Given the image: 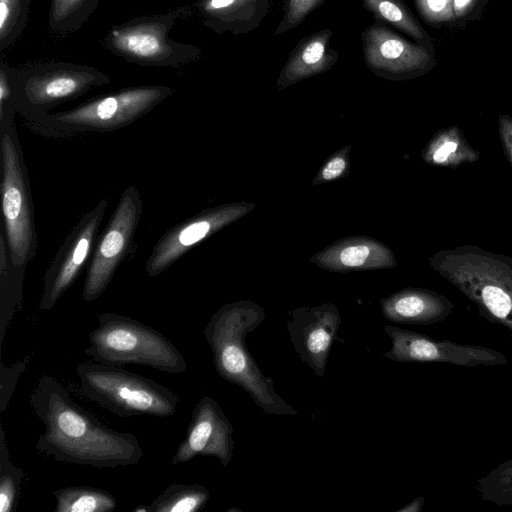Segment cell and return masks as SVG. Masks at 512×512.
<instances>
[{
  "instance_id": "cell-1",
  "label": "cell",
  "mask_w": 512,
  "mask_h": 512,
  "mask_svg": "<svg viewBox=\"0 0 512 512\" xmlns=\"http://www.w3.org/2000/svg\"><path fill=\"white\" fill-rule=\"evenodd\" d=\"M30 403L45 428L36 450L56 461L115 468L135 465L143 457L133 433L117 431L100 422L50 375L40 377Z\"/></svg>"
},
{
  "instance_id": "cell-2",
  "label": "cell",
  "mask_w": 512,
  "mask_h": 512,
  "mask_svg": "<svg viewBox=\"0 0 512 512\" xmlns=\"http://www.w3.org/2000/svg\"><path fill=\"white\" fill-rule=\"evenodd\" d=\"M264 318L263 308L255 302H231L211 316L204 328V337L221 378L241 387L265 413L295 416L298 411L278 395L273 379L262 373L246 345L247 334Z\"/></svg>"
},
{
  "instance_id": "cell-3",
  "label": "cell",
  "mask_w": 512,
  "mask_h": 512,
  "mask_svg": "<svg viewBox=\"0 0 512 512\" xmlns=\"http://www.w3.org/2000/svg\"><path fill=\"white\" fill-rule=\"evenodd\" d=\"M430 266L457 288L488 322L512 340V258L472 244L433 254Z\"/></svg>"
},
{
  "instance_id": "cell-4",
  "label": "cell",
  "mask_w": 512,
  "mask_h": 512,
  "mask_svg": "<svg viewBox=\"0 0 512 512\" xmlns=\"http://www.w3.org/2000/svg\"><path fill=\"white\" fill-rule=\"evenodd\" d=\"M84 354L99 363L138 364L166 373L187 370V361L176 346L156 329L133 318L105 312L88 336Z\"/></svg>"
},
{
  "instance_id": "cell-5",
  "label": "cell",
  "mask_w": 512,
  "mask_h": 512,
  "mask_svg": "<svg viewBox=\"0 0 512 512\" xmlns=\"http://www.w3.org/2000/svg\"><path fill=\"white\" fill-rule=\"evenodd\" d=\"M76 372L83 393L117 417H170L178 409L176 392L118 365L81 363Z\"/></svg>"
},
{
  "instance_id": "cell-6",
  "label": "cell",
  "mask_w": 512,
  "mask_h": 512,
  "mask_svg": "<svg viewBox=\"0 0 512 512\" xmlns=\"http://www.w3.org/2000/svg\"><path fill=\"white\" fill-rule=\"evenodd\" d=\"M164 85L126 87L91 98L71 109L48 113L32 123L52 136L111 132L132 124L173 93Z\"/></svg>"
},
{
  "instance_id": "cell-7",
  "label": "cell",
  "mask_w": 512,
  "mask_h": 512,
  "mask_svg": "<svg viewBox=\"0 0 512 512\" xmlns=\"http://www.w3.org/2000/svg\"><path fill=\"white\" fill-rule=\"evenodd\" d=\"M193 10L192 5L181 6L116 24L104 36V46L126 62L141 66L177 67L192 62L201 57L200 47L173 40L170 31Z\"/></svg>"
},
{
  "instance_id": "cell-8",
  "label": "cell",
  "mask_w": 512,
  "mask_h": 512,
  "mask_svg": "<svg viewBox=\"0 0 512 512\" xmlns=\"http://www.w3.org/2000/svg\"><path fill=\"white\" fill-rule=\"evenodd\" d=\"M4 234L12 263L26 269L37 250L31 185L14 125L0 130Z\"/></svg>"
},
{
  "instance_id": "cell-9",
  "label": "cell",
  "mask_w": 512,
  "mask_h": 512,
  "mask_svg": "<svg viewBox=\"0 0 512 512\" xmlns=\"http://www.w3.org/2000/svg\"><path fill=\"white\" fill-rule=\"evenodd\" d=\"M110 77L96 68L71 62H49L19 72L17 113L28 121L106 85Z\"/></svg>"
},
{
  "instance_id": "cell-10",
  "label": "cell",
  "mask_w": 512,
  "mask_h": 512,
  "mask_svg": "<svg viewBox=\"0 0 512 512\" xmlns=\"http://www.w3.org/2000/svg\"><path fill=\"white\" fill-rule=\"evenodd\" d=\"M143 212L139 191L128 186L96 243L88 266L82 297L91 302L106 290L120 263L133 245L134 235Z\"/></svg>"
},
{
  "instance_id": "cell-11",
  "label": "cell",
  "mask_w": 512,
  "mask_h": 512,
  "mask_svg": "<svg viewBox=\"0 0 512 512\" xmlns=\"http://www.w3.org/2000/svg\"><path fill=\"white\" fill-rule=\"evenodd\" d=\"M366 66L389 81H406L430 72L437 65L434 48L410 41L390 26L375 21L362 32Z\"/></svg>"
},
{
  "instance_id": "cell-12",
  "label": "cell",
  "mask_w": 512,
  "mask_h": 512,
  "mask_svg": "<svg viewBox=\"0 0 512 512\" xmlns=\"http://www.w3.org/2000/svg\"><path fill=\"white\" fill-rule=\"evenodd\" d=\"M384 331L391 339V348L382 355L396 362L446 363L463 367L500 366L508 362L502 352L482 345L435 339L391 325L384 326Z\"/></svg>"
},
{
  "instance_id": "cell-13",
  "label": "cell",
  "mask_w": 512,
  "mask_h": 512,
  "mask_svg": "<svg viewBox=\"0 0 512 512\" xmlns=\"http://www.w3.org/2000/svg\"><path fill=\"white\" fill-rule=\"evenodd\" d=\"M108 206L102 198L67 235L50 263L43 281L39 302L41 310H51L81 273Z\"/></svg>"
},
{
  "instance_id": "cell-14",
  "label": "cell",
  "mask_w": 512,
  "mask_h": 512,
  "mask_svg": "<svg viewBox=\"0 0 512 512\" xmlns=\"http://www.w3.org/2000/svg\"><path fill=\"white\" fill-rule=\"evenodd\" d=\"M253 207L249 203L221 205L169 228L152 249L145 265L146 273L151 277L159 275L195 244L242 217Z\"/></svg>"
},
{
  "instance_id": "cell-15",
  "label": "cell",
  "mask_w": 512,
  "mask_h": 512,
  "mask_svg": "<svg viewBox=\"0 0 512 512\" xmlns=\"http://www.w3.org/2000/svg\"><path fill=\"white\" fill-rule=\"evenodd\" d=\"M233 427L218 402L204 396L196 403L186 435L178 445L171 464L186 463L197 456H212L224 466L233 457Z\"/></svg>"
},
{
  "instance_id": "cell-16",
  "label": "cell",
  "mask_w": 512,
  "mask_h": 512,
  "mask_svg": "<svg viewBox=\"0 0 512 512\" xmlns=\"http://www.w3.org/2000/svg\"><path fill=\"white\" fill-rule=\"evenodd\" d=\"M289 315L285 325L296 353L316 376L322 377L341 325L340 312L335 305L324 303L294 309Z\"/></svg>"
},
{
  "instance_id": "cell-17",
  "label": "cell",
  "mask_w": 512,
  "mask_h": 512,
  "mask_svg": "<svg viewBox=\"0 0 512 512\" xmlns=\"http://www.w3.org/2000/svg\"><path fill=\"white\" fill-rule=\"evenodd\" d=\"M383 316L400 324L431 325L445 320L454 310L446 296L423 288H405L380 302Z\"/></svg>"
},
{
  "instance_id": "cell-18",
  "label": "cell",
  "mask_w": 512,
  "mask_h": 512,
  "mask_svg": "<svg viewBox=\"0 0 512 512\" xmlns=\"http://www.w3.org/2000/svg\"><path fill=\"white\" fill-rule=\"evenodd\" d=\"M270 0H196L197 11L204 27L223 34H246L259 27L269 11Z\"/></svg>"
},
{
  "instance_id": "cell-19",
  "label": "cell",
  "mask_w": 512,
  "mask_h": 512,
  "mask_svg": "<svg viewBox=\"0 0 512 512\" xmlns=\"http://www.w3.org/2000/svg\"><path fill=\"white\" fill-rule=\"evenodd\" d=\"M332 35L330 29H321L302 38L284 63L276 86L284 89L328 71L339 58V52L330 45Z\"/></svg>"
},
{
  "instance_id": "cell-20",
  "label": "cell",
  "mask_w": 512,
  "mask_h": 512,
  "mask_svg": "<svg viewBox=\"0 0 512 512\" xmlns=\"http://www.w3.org/2000/svg\"><path fill=\"white\" fill-rule=\"evenodd\" d=\"M321 267L338 272L394 267L392 251L382 243L369 238L345 239L315 256Z\"/></svg>"
},
{
  "instance_id": "cell-21",
  "label": "cell",
  "mask_w": 512,
  "mask_h": 512,
  "mask_svg": "<svg viewBox=\"0 0 512 512\" xmlns=\"http://www.w3.org/2000/svg\"><path fill=\"white\" fill-rule=\"evenodd\" d=\"M479 158V151L469 144L456 125L438 130L422 152V159L427 164L447 168H457Z\"/></svg>"
},
{
  "instance_id": "cell-22",
  "label": "cell",
  "mask_w": 512,
  "mask_h": 512,
  "mask_svg": "<svg viewBox=\"0 0 512 512\" xmlns=\"http://www.w3.org/2000/svg\"><path fill=\"white\" fill-rule=\"evenodd\" d=\"M25 270L15 267L4 230L0 231V343L5 332L22 303Z\"/></svg>"
},
{
  "instance_id": "cell-23",
  "label": "cell",
  "mask_w": 512,
  "mask_h": 512,
  "mask_svg": "<svg viewBox=\"0 0 512 512\" xmlns=\"http://www.w3.org/2000/svg\"><path fill=\"white\" fill-rule=\"evenodd\" d=\"M375 21L409 36L413 41L434 48L433 39L403 0H361Z\"/></svg>"
},
{
  "instance_id": "cell-24",
  "label": "cell",
  "mask_w": 512,
  "mask_h": 512,
  "mask_svg": "<svg viewBox=\"0 0 512 512\" xmlns=\"http://www.w3.org/2000/svg\"><path fill=\"white\" fill-rule=\"evenodd\" d=\"M55 512H110L117 500L106 490L92 486H69L53 492Z\"/></svg>"
},
{
  "instance_id": "cell-25",
  "label": "cell",
  "mask_w": 512,
  "mask_h": 512,
  "mask_svg": "<svg viewBox=\"0 0 512 512\" xmlns=\"http://www.w3.org/2000/svg\"><path fill=\"white\" fill-rule=\"evenodd\" d=\"M210 498L209 489L200 484H172L150 504V512H198Z\"/></svg>"
},
{
  "instance_id": "cell-26",
  "label": "cell",
  "mask_w": 512,
  "mask_h": 512,
  "mask_svg": "<svg viewBox=\"0 0 512 512\" xmlns=\"http://www.w3.org/2000/svg\"><path fill=\"white\" fill-rule=\"evenodd\" d=\"M98 4L99 0H51L49 27L56 32H74L91 17Z\"/></svg>"
},
{
  "instance_id": "cell-27",
  "label": "cell",
  "mask_w": 512,
  "mask_h": 512,
  "mask_svg": "<svg viewBox=\"0 0 512 512\" xmlns=\"http://www.w3.org/2000/svg\"><path fill=\"white\" fill-rule=\"evenodd\" d=\"M24 475V471L11 461L5 431L0 425V512L15 510Z\"/></svg>"
},
{
  "instance_id": "cell-28",
  "label": "cell",
  "mask_w": 512,
  "mask_h": 512,
  "mask_svg": "<svg viewBox=\"0 0 512 512\" xmlns=\"http://www.w3.org/2000/svg\"><path fill=\"white\" fill-rule=\"evenodd\" d=\"M476 489L482 501L498 506H512V458L479 478Z\"/></svg>"
},
{
  "instance_id": "cell-29",
  "label": "cell",
  "mask_w": 512,
  "mask_h": 512,
  "mask_svg": "<svg viewBox=\"0 0 512 512\" xmlns=\"http://www.w3.org/2000/svg\"><path fill=\"white\" fill-rule=\"evenodd\" d=\"M31 0H0V51L13 45L24 32Z\"/></svg>"
},
{
  "instance_id": "cell-30",
  "label": "cell",
  "mask_w": 512,
  "mask_h": 512,
  "mask_svg": "<svg viewBox=\"0 0 512 512\" xmlns=\"http://www.w3.org/2000/svg\"><path fill=\"white\" fill-rule=\"evenodd\" d=\"M19 72L4 60L0 62V130L14 125L17 113V81Z\"/></svg>"
},
{
  "instance_id": "cell-31",
  "label": "cell",
  "mask_w": 512,
  "mask_h": 512,
  "mask_svg": "<svg viewBox=\"0 0 512 512\" xmlns=\"http://www.w3.org/2000/svg\"><path fill=\"white\" fill-rule=\"evenodd\" d=\"M424 22L434 28L454 26L453 0H414Z\"/></svg>"
},
{
  "instance_id": "cell-32",
  "label": "cell",
  "mask_w": 512,
  "mask_h": 512,
  "mask_svg": "<svg viewBox=\"0 0 512 512\" xmlns=\"http://www.w3.org/2000/svg\"><path fill=\"white\" fill-rule=\"evenodd\" d=\"M325 0H285L284 13L281 21L277 25L274 34L280 35L294 29Z\"/></svg>"
},
{
  "instance_id": "cell-33",
  "label": "cell",
  "mask_w": 512,
  "mask_h": 512,
  "mask_svg": "<svg viewBox=\"0 0 512 512\" xmlns=\"http://www.w3.org/2000/svg\"><path fill=\"white\" fill-rule=\"evenodd\" d=\"M27 361H19L11 366L0 364V412H4L15 392L18 379L26 369Z\"/></svg>"
},
{
  "instance_id": "cell-34",
  "label": "cell",
  "mask_w": 512,
  "mask_h": 512,
  "mask_svg": "<svg viewBox=\"0 0 512 512\" xmlns=\"http://www.w3.org/2000/svg\"><path fill=\"white\" fill-rule=\"evenodd\" d=\"M489 0H453L454 26L479 20Z\"/></svg>"
},
{
  "instance_id": "cell-35",
  "label": "cell",
  "mask_w": 512,
  "mask_h": 512,
  "mask_svg": "<svg viewBox=\"0 0 512 512\" xmlns=\"http://www.w3.org/2000/svg\"><path fill=\"white\" fill-rule=\"evenodd\" d=\"M347 156L342 152L333 155L320 171L322 181H331L342 176L347 169Z\"/></svg>"
},
{
  "instance_id": "cell-36",
  "label": "cell",
  "mask_w": 512,
  "mask_h": 512,
  "mask_svg": "<svg viewBox=\"0 0 512 512\" xmlns=\"http://www.w3.org/2000/svg\"><path fill=\"white\" fill-rule=\"evenodd\" d=\"M497 123L503 151L512 166V117L506 114H500Z\"/></svg>"
},
{
  "instance_id": "cell-37",
  "label": "cell",
  "mask_w": 512,
  "mask_h": 512,
  "mask_svg": "<svg viewBox=\"0 0 512 512\" xmlns=\"http://www.w3.org/2000/svg\"><path fill=\"white\" fill-rule=\"evenodd\" d=\"M424 506V497L418 496L405 506L399 508L396 512H420Z\"/></svg>"
},
{
  "instance_id": "cell-38",
  "label": "cell",
  "mask_w": 512,
  "mask_h": 512,
  "mask_svg": "<svg viewBox=\"0 0 512 512\" xmlns=\"http://www.w3.org/2000/svg\"><path fill=\"white\" fill-rule=\"evenodd\" d=\"M133 512H150L149 504L136 507L135 509H133Z\"/></svg>"
}]
</instances>
